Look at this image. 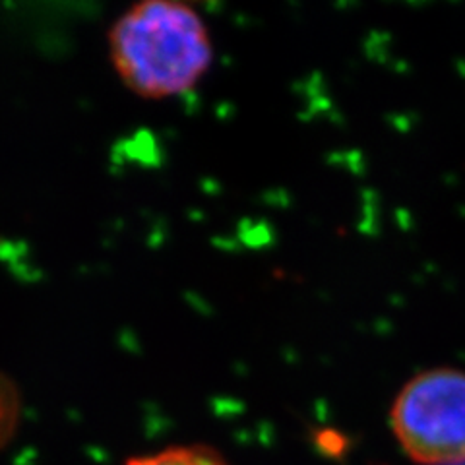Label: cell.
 <instances>
[{"label":"cell","mask_w":465,"mask_h":465,"mask_svg":"<svg viewBox=\"0 0 465 465\" xmlns=\"http://www.w3.org/2000/svg\"><path fill=\"white\" fill-rule=\"evenodd\" d=\"M390 427L415 463H465V372L442 367L415 374L391 403Z\"/></svg>","instance_id":"7a4b0ae2"},{"label":"cell","mask_w":465,"mask_h":465,"mask_svg":"<svg viewBox=\"0 0 465 465\" xmlns=\"http://www.w3.org/2000/svg\"><path fill=\"white\" fill-rule=\"evenodd\" d=\"M109 56L130 92L169 99L191 92L213 61L200 14L177 0H145L126 10L109 32Z\"/></svg>","instance_id":"6da1fadb"},{"label":"cell","mask_w":465,"mask_h":465,"mask_svg":"<svg viewBox=\"0 0 465 465\" xmlns=\"http://www.w3.org/2000/svg\"><path fill=\"white\" fill-rule=\"evenodd\" d=\"M126 465H229L215 450L202 446L167 448L162 452L130 460Z\"/></svg>","instance_id":"3957f363"}]
</instances>
